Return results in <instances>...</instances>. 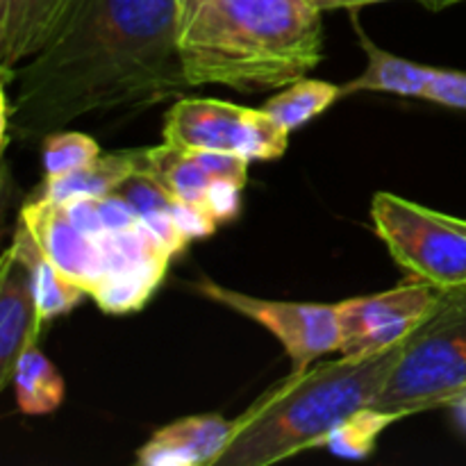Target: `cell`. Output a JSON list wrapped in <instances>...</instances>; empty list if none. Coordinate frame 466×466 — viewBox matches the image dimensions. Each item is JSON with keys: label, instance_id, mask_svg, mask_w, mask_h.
<instances>
[{"label": "cell", "instance_id": "obj_17", "mask_svg": "<svg viewBox=\"0 0 466 466\" xmlns=\"http://www.w3.org/2000/svg\"><path fill=\"white\" fill-rule=\"evenodd\" d=\"M360 41H362L364 53H367V68H364L362 76L341 86V94L385 91V94L410 96V98H426L432 66H423V64L387 53V50L378 48L362 32H360Z\"/></svg>", "mask_w": 466, "mask_h": 466}, {"label": "cell", "instance_id": "obj_2", "mask_svg": "<svg viewBox=\"0 0 466 466\" xmlns=\"http://www.w3.org/2000/svg\"><path fill=\"white\" fill-rule=\"evenodd\" d=\"M176 35L191 89L262 94L309 76L323 59L312 0H176Z\"/></svg>", "mask_w": 466, "mask_h": 466}, {"label": "cell", "instance_id": "obj_21", "mask_svg": "<svg viewBox=\"0 0 466 466\" xmlns=\"http://www.w3.org/2000/svg\"><path fill=\"white\" fill-rule=\"evenodd\" d=\"M426 100H432L437 105H446V107L466 109V73L432 68Z\"/></svg>", "mask_w": 466, "mask_h": 466}, {"label": "cell", "instance_id": "obj_1", "mask_svg": "<svg viewBox=\"0 0 466 466\" xmlns=\"http://www.w3.org/2000/svg\"><path fill=\"white\" fill-rule=\"evenodd\" d=\"M14 82V100L5 94V132L12 127L23 141L191 89L177 50L176 0H82Z\"/></svg>", "mask_w": 466, "mask_h": 466}, {"label": "cell", "instance_id": "obj_9", "mask_svg": "<svg viewBox=\"0 0 466 466\" xmlns=\"http://www.w3.org/2000/svg\"><path fill=\"white\" fill-rule=\"evenodd\" d=\"M32 232L46 258L89 296L103 285L107 276L103 246L96 237L80 230L68 214L66 205L32 196L18 214Z\"/></svg>", "mask_w": 466, "mask_h": 466}, {"label": "cell", "instance_id": "obj_12", "mask_svg": "<svg viewBox=\"0 0 466 466\" xmlns=\"http://www.w3.org/2000/svg\"><path fill=\"white\" fill-rule=\"evenodd\" d=\"M232 437V421L218 414L187 417L159 428L139 451L141 466H217Z\"/></svg>", "mask_w": 466, "mask_h": 466}, {"label": "cell", "instance_id": "obj_14", "mask_svg": "<svg viewBox=\"0 0 466 466\" xmlns=\"http://www.w3.org/2000/svg\"><path fill=\"white\" fill-rule=\"evenodd\" d=\"M114 194L123 196L139 212V217L148 223L150 230L159 237V241L167 246L171 255L180 253L196 237L214 232L212 223L205 221L191 209L182 208L157 182L150 180L144 173H135L132 177H127Z\"/></svg>", "mask_w": 466, "mask_h": 466}, {"label": "cell", "instance_id": "obj_13", "mask_svg": "<svg viewBox=\"0 0 466 466\" xmlns=\"http://www.w3.org/2000/svg\"><path fill=\"white\" fill-rule=\"evenodd\" d=\"M135 159L137 173L148 176L182 208L191 209L217 228L209 214V194L217 177L200 164L194 150L164 141L153 148H137Z\"/></svg>", "mask_w": 466, "mask_h": 466}, {"label": "cell", "instance_id": "obj_5", "mask_svg": "<svg viewBox=\"0 0 466 466\" xmlns=\"http://www.w3.org/2000/svg\"><path fill=\"white\" fill-rule=\"evenodd\" d=\"M371 221L391 258L410 276L437 289L466 285V232L449 214L378 191L371 200Z\"/></svg>", "mask_w": 466, "mask_h": 466}, {"label": "cell", "instance_id": "obj_10", "mask_svg": "<svg viewBox=\"0 0 466 466\" xmlns=\"http://www.w3.org/2000/svg\"><path fill=\"white\" fill-rule=\"evenodd\" d=\"M82 0H0V71L9 86L18 68L39 53Z\"/></svg>", "mask_w": 466, "mask_h": 466}, {"label": "cell", "instance_id": "obj_11", "mask_svg": "<svg viewBox=\"0 0 466 466\" xmlns=\"http://www.w3.org/2000/svg\"><path fill=\"white\" fill-rule=\"evenodd\" d=\"M41 326L30 268L9 246L0 262V390L12 382L16 360L27 346L36 344Z\"/></svg>", "mask_w": 466, "mask_h": 466}, {"label": "cell", "instance_id": "obj_20", "mask_svg": "<svg viewBox=\"0 0 466 466\" xmlns=\"http://www.w3.org/2000/svg\"><path fill=\"white\" fill-rule=\"evenodd\" d=\"M100 155V146L85 132H53L44 139L46 180L64 177Z\"/></svg>", "mask_w": 466, "mask_h": 466}, {"label": "cell", "instance_id": "obj_4", "mask_svg": "<svg viewBox=\"0 0 466 466\" xmlns=\"http://www.w3.org/2000/svg\"><path fill=\"white\" fill-rule=\"evenodd\" d=\"M466 400V285L440 289L426 321L405 339L403 355L371 403L396 423Z\"/></svg>", "mask_w": 466, "mask_h": 466}, {"label": "cell", "instance_id": "obj_23", "mask_svg": "<svg viewBox=\"0 0 466 466\" xmlns=\"http://www.w3.org/2000/svg\"><path fill=\"white\" fill-rule=\"evenodd\" d=\"M321 12H332V9H358L364 5L385 3V0H312Z\"/></svg>", "mask_w": 466, "mask_h": 466}, {"label": "cell", "instance_id": "obj_22", "mask_svg": "<svg viewBox=\"0 0 466 466\" xmlns=\"http://www.w3.org/2000/svg\"><path fill=\"white\" fill-rule=\"evenodd\" d=\"M194 153L217 180L232 182L244 189L246 180H248V159L230 153H214V150H194Z\"/></svg>", "mask_w": 466, "mask_h": 466}, {"label": "cell", "instance_id": "obj_8", "mask_svg": "<svg viewBox=\"0 0 466 466\" xmlns=\"http://www.w3.org/2000/svg\"><path fill=\"white\" fill-rule=\"evenodd\" d=\"M437 300V287L410 276L399 287L382 294L335 303L341 328L339 355L371 358L403 344L426 321Z\"/></svg>", "mask_w": 466, "mask_h": 466}, {"label": "cell", "instance_id": "obj_25", "mask_svg": "<svg viewBox=\"0 0 466 466\" xmlns=\"http://www.w3.org/2000/svg\"><path fill=\"white\" fill-rule=\"evenodd\" d=\"M449 218L455 223V226L460 228V230L466 232V221H464V218H455V217H451V214H449Z\"/></svg>", "mask_w": 466, "mask_h": 466}, {"label": "cell", "instance_id": "obj_24", "mask_svg": "<svg viewBox=\"0 0 466 466\" xmlns=\"http://www.w3.org/2000/svg\"><path fill=\"white\" fill-rule=\"evenodd\" d=\"M421 3L431 9H441V7H449V5L453 3H460V0H421Z\"/></svg>", "mask_w": 466, "mask_h": 466}, {"label": "cell", "instance_id": "obj_19", "mask_svg": "<svg viewBox=\"0 0 466 466\" xmlns=\"http://www.w3.org/2000/svg\"><path fill=\"white\" fill-rule=\"evenodd\" d=\"M341 86L323 80H309L308 76L287 85L285 91L264 103V112L285 130H296L308 121L326 112L337 98H341Z\"/></svg>", "mask_w": 466, "mask_h": 466}, {"label": "cell", "instance_id": "obj_3", "mask_svg": "<svg viewBox=\"0 0 466 466\" xmlns=\"http://www.w3.org/2000/svg\"><path fill=\"white\" fill-rule=\"evenodd\" d=\"M403 344L371 358L330 360L291 371L237 421L217 466H268L309 449H328L341 426L371 408L403 355Z\"/></svg>", "mask_w": 466, "mask_h": 466}, {"label": "cell", "instance_id": "obj_18", "mask_svg": "<svg viewBox=\"0 0 466 466\" xmlns=\"http://www.w3.org/2000/svg\"><path fill=\"white\" fill-rule=\"evenodd\" d=\"M14 390H16V405L27 417L50 414L62 405L64 380L57 369L50 364L39 350V346L30 344L21 353L14 367Z\"/></svg>", "mask_w": 466, "mask_h": 466}, {"label": "cell", "instance_id": "obj_16", "mask_svg": "<svg viewBox=\"0 0 466 466\" xmlns=\"http://www.w3.org/2000/svg\"><path fill=\"white\" fill-rule=\"evenodd\" d=\"M137 173L135 150H121V153H100L94 162L77 171L68 173L55 180H44L32 196L55 200V203H68L76 198H105V196L118 191V187Z\"/></svg>", "mask_w": 466, "mask_h": 466}, {"label": "cell", "instance_id": "obj_15", "mask_svg": "<svg viewBox=\"0 0 466 466\" xmlns=\"http://www.w3.org/2000/svg\"><path fill=\"white\" fill-rule=\"evenodd\" d=\"M12 248L16 250L18 258L27 264L32 278V294H35L36 312L44 323H48L53 317L68 312V309L76 308L86 294L80 285L71 280L66 273L59 271L48 258H46L44 250L39 248V244L35 241L32 232L27 230L25 223L18 218L16 232H14Z\"/></svg>", "mask_w": 466, "mask_h": 466}, {"label": "cell", "instance_id": "obj_7", "mask_svg": "<svg viewBox=\"0 0 466 466\" xmlns=\"http://www.w3.org/2000/svg\"><path fill=\"white\" fill-rule=\"evenodd\" d=\"M196 289L214 303L267 328L289 355L291 371L300 373L312 367L314 360L339 353L341 328L337 305L267 300L209 280L198 282Z\"/></svg>", "mask_w": 466, "mask_h": 466}, {"label": "cell", "instance_id": "obj_6", "mask_svg": "<svg viewBox=\"0 0 466 466\" xmlns=\"http://www.w3.org/2000/svg\"><path fill=\"white\" fill-rule=\"evenodd\" d=\"M289 135L264 109L214 98H180L164 116L162 130L167 144L239 155L248 162L282 157Z\"/></svg>", "mask_w": 466, "mask_h": 466}]
</instances>
